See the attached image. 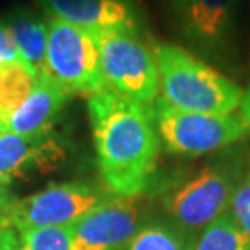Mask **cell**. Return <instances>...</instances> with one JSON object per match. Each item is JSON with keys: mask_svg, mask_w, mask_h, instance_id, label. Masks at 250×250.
Listing matches in <instances>:
<instances>
[{"mask_svg": "<svg viewBox=\"0 0 250 250\" xmlns=\"http://www.w3.org/2000/svg\"><path fill=\"white\" fill-rule=\"evenodd\" d=\"M99 172L119 197H137L156 166L159 137L151 104L104 88L88 99Z\"/></svg>", "mask_w": 250, "mask_h": 250, "instance_id": "cell-1", "label": "cell"}, {"mask_svg": "<svg viewBox=\"0 0 250 250\" xmlns=\"http://www.w3.org/2000/svg\"><path fill=\"white\" fill-rule=\"evenodd\" d=\"M163 99L188 112L232 114L241 106L242 89L216 68L186 49L171 44L154 47Z\"/></svg>", "mask_w": 250, "mask_h": 250, "instance_id": "cell-2", "label": "cell"}, {"mask_svg": "<svg viewBox=\"0 0 250 250\" xmlns=\"http://www.w3.org/2000/svg\"><path fill=\"white\" fill-rule=\"evenodd\" d=\"M151 111L159 143L166 151L181 156L213 153L242 140L249 128L242 117L181 111L163 98L151 103Z\"/></svg>", "mask_w": 250, "mask_h": 250, "instance_id": "cell-3", "label": "cell"}, {"mask_svg": "<svg viewBox=\"0 0 250 250\" xmlns=\"http://www.w3.org/2000/svg\"><path fill=\"white\" fill-rule=\"evenodd\" d=\"M44 73L70 93L94 94L106 88L101 70L99 33L61 18L47 20Z\"/></svg>", "mask_w": 250, "mask_h": 250, "instance_id": "cell-4", "label": "cell"}, {"mask_svg": "<svg viewBox=\"0 0 250 250\" xmlns=\"http://www.w3.org/2000/svg\"><path fill=\"white\" fill-rule=\"evenodd\" d=\"M101 70L106 86L142 104L156 101L161 89L154 52L140 29H114L99 34Z\"/></svg>", "mask_w": 250, "mask_h": 250, "instance_id": "cell-5", "label": "cell"}, {"mask_svg": "<svg viewBox=\"0 0 250 250\" xmlns=\"http://www.w3.org/2000/svg\"><path fill=\"white\" fill-rule=\"evenodd\" d=\"M106 200L101 190L88 184H57L26 198L12 200L2 216L18 232L36 228L73 226Z\"/></svg>", "mask_w": 250, "mask_h": 250, "instance_id": "cell-6", "label": "cell"}, {"mask_svg": "<svg viewBox=\"0 0 250 250\" xmlns=\"http://www.w3.org/2000/svg\"><path fill=\"white\" fill-rule=\"evenodd\" d=\"M236 182L223 167H205L166 195L164 208L184 229L207 228L231 208Z\"/></svg>", "mask_w": 250, "mask_h": 250, "instance_id": "cell-7", "label": "cell"}, {"mask_svg": "<svg viewBox=\"0 0 250 250\" xmlns=\"http://www.w3.org/2000/svg\"><path fill=\"white\" fill-rule=\"evenodd\" d=\"M135 197L107 198L73 224L72 250H121L138 231Z\"/></svg>", "mask_w": 250, "mask_h": 250, "instance_id": "cell-8", "label": "cell"}, {"mask_svg": "<svg viewBox=\"0 0 250 250\" xmlns=\"http://www.w3.org/2000/svg\"><path fill=\"white\" fill-rule=\"evenodd\" d=\"M49 18H61L77 26L106 33L140 29V15L133 0H38Z\"/></svg>", "mask_w": 250, "mask_h": 250, "instance_id": "cell-9", "label": "cell"}, {"mask_svg": "<svg viewBox=\"0 0 250 250\" xmlns=\"http://www.w3.org/2000/svg\"><path fill=\"white\" fill-rule=\"evenodd\" d=\"M72 93L47 73H39L38 83L28 99L0 124V132L39 137L51 130V124L68 101Z\"/></svg>", "mask_w": 250, "mask_h": 250, "instance_id": "cell-10", "label": "cell"}, {"mask_svg": "<svg viewBox=\"0 0 250 250\" xmlns=\"http://www.w3.org/2000/svg\"><path fill=\"white\" fill-rule=\"evenodd\" d=\"M63 149L46 135L21 137L0 132V186H8L13 179L24 177L31 167L39 171L54 169L63 161Z\"/></svg>", "mask_w": 250, "mask_h": 250, "instance_id": "cell-11", "label": "cell"}, {"mask_svg": "<svg viewBox=\"0 0 250 250\" xmlns=\"http://www.w3.org/2000/svg\"><path fill=\"white\" fill-rule=\"evenodd\" d=\"M241 0H193L177 15L188 41L203 47L221 46L231 36Z\"/></svg>", "mask_w": 250, "mask_h": 250, "instance_id": "cell-12", "label": "cell"}, {"mask_svg": "<svg viewBox=\"0 0 250 250\" xmlns=\"http://www.w3.org/2000/svg\"><path fill=\"white\" fill-rule=\"evenodd\" d=\"M3 23L12 33L21 59L41 73L47 52V23L26 8L12 10Z\"/></svg>", "mask_w": 250, "mask_h": 250, "instance_id": "cell-13", "label": "cell"}, {"mask_svg": "<svg viewBox=\"0 0 250 250\" xmlns=\"http://www.w3.org/2000/svg\"><path fill=\"white\" fill-rule=\"evenodd\" d=\"M38 78L39 72L23 59L0 65V124L26 101Z\"/></svg>", "mask_w": 250, "mask_h": 250, "instance_id": "cell-14", "label": "cell"}, {"mask_svg": "<svg viewBox=\"0 0 250 250\" xmlns=\"http://www.w3.org/2000/svg\"><path fill=\"white\" fill-rule=\"evenodd\" d=\"M121 250H195V239L176 223H154L138 228Z\"/></svg>", "mask_w": 250, "mask_h": 250, "instance_id": "cell-15", "label": "cell"}, {"mask_svg": "<svg viewBox=\"0 0 250 250\" xmlns=\"http://www.w3.org/2000/svg\"><path fill=\"white\" fill-rule=\"evenodd\" d=\"M195 250H250V237L228 211L203 229Z\"/></svg>", "mask_w": 250, "mask_h": 250, "instance_id": "cell-16", "label": "cell"}, {"mask_svg": "<svg viewBox=\"0 0 250 250\" xmlns=\"http://www.w3.org/2000/svg\"><path fill=\"white\" fill-rule=\"evenodd\" d=\"M73 226L36 228L20 232L18 250H72Z\"/></svg>", "mask_w": 250, "mask_h": 250, "instance_id": "cell-17", "label": "cell"}, {"mask_svg": "<svg viewBox=\"0 0 250 250\" xmlns=\"http://www.w3.org/2000/svg\"><path fill=\"white\" fill-rule=\"evenodd\" d=\"M231 214L242 231L250 237V177L237 186L231 203Z\"/></svg>", "mask_w": 250, "mask_h": 250, "instance_id": "cell-18", "label": "cell"}, {"mask_svg": "<svg viewBox=\"0 0 250 250\" xmlns=\"http://www.w3.org/2000/svg\"><path fill=\"white\" fill-rule=\"evenodd\" d=\"M20 51L17 47V44L13 41L12 33L8 31L7 24L3 21H0V65L20 61Z\"/></svg>", "mask_w": 250, "mask_h": 250, "instance_id": "cell-19", "label": "cell"}, {"mask_svg": "<svg viewBox=\"0 0 250 250\" xmlns=\"http://www.w3.org/2000/svg\"><path fill=\"white\" fill-rule=\"evenodd\" d=\"M20 237L15 232V228L8 224V221L0 214V250H18Z\"/></svg>", "mask_w": 250, "mask_h": 250, "instance_id": "cell-20", "label": "cell"}, {"mask_svg": "<svg viewBox=\"0 0 250 250\" xmlns=\"http://www.w3.org/2000/svg\"><path fill=\"white\" fill-rule=\"evenodd\" d=\"M241 117L244 119V122L247 124V127H250V86L247 88V91L242 94V101H241Z\"/></svg>", "mask_w": 250, "mask_h": 250, "instance_id": "cell-21", "label": "cell"}, {"mask_svg": "<svg viewBox=\"0 0 250 250\" xmlns=\"http://www.w3.org/2000/svg\"><path fill=\"white\" fill-rule=\"evenodd\" d=\"M12 193L7 186H0V214L3 213V209L8 207V203L12 202Z\"/></svg>", "mask_w": 250, "mask_h": 250, "instance_id": "cell-22", "label": "cell"}, {"mask_svg": "<svg viewBox=\"0 0 250 250\" xmlns=\"http://www.w3.org/2000/svg\"><path fill=\"white\" fill-rule=\"evenodd\" d=\"M166 2L169 3V7H171L172 13H174V15H176V17H177V15L181 13L182 10L187 7V5H190V3H192L193 0H166Z\"/></svg>", "mask_w": 250, "mask_h": 250, "instance_id": "cell-23", "label": "cell"}]
</instances>
